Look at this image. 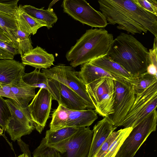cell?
<instances>
[{
    "instance_id": "6da1fadb",
    "label": "cell",
    "mask_w": 157,
    "mask_h": 157,
    "mask_svg": "<svg viewBox=\"0 0 157 157\" xmlns=\"http://www.w3.org/2000/svg\"><path fill=\"white\" fill-rule=\"evenodd\" d=\"M101 12L108 24L128 33H147L157 37V17L142 8L135 0H99Z\"/></svg>"
},
{
    "instance_id": "7a4b0ae2",
    "label": "cell",
    "mask_w": 157,
    "mask_h": 157,
    "mask_svg": "<svg viewBox=\"0 0 157 157\" xmlns=\"http://www.w3.org/2000/svg\"><path fill=\"white\" fill-rule=\"evenodd\" d=\"M148 51L132 35L121 33L114 39L106 56L136 78L146 72Z\"/></svg>"
},
{
    "instance_id": "3957f363",
    "label": "cell",
    "mask_w": 157,
    "mask_h": 157,
    "mask_svg": "<svg viewBox=\"0 0 157 157\" xmlns=\"http://www.w3.org/2000/svg\"><path fill=\"white\" fill-rule=\"evenodd\" d=\"M114 40L112 34L103 28L91 29L77 40L66 57L73 68L107 55Z\"/></svg>"
},
{
    "instance_id": "277c9868",
    "label": "cell",
    "mask_w": 157,
    "mask_h": 157,
    "mask_svg": "<svg viewBox=\"0 0 157 157\" xmlns=\"http://www.w3.org/2000/svg\"><path fill=\"white\" fill-rule=\"evenodd\" d=\"M86 87L97 114L105 117L114 113L115 94L113 79L107 77L100 78L86 85Z\"/></svg>"
},
{
    "instance_id": "5b68a950",
    "label": "cell",
    "mask_w": 157,
    "mask_h": 157,
    "mask_svg": "<svg viewBox=\"0 0 157 157\" xmlns=\"http://www.w3.org/2000/svg\"><path fill=\"white\" fill-rule=\"evenodd\" d=\"M135 95V100L131 108L119 127L133 128L156 109L157 82Z\"/></svg>"
},
{
    "instance_id": "8992f818",
    "label": "cell",
    "mask_w": 157,
    "mask_h": 157,
    "mask_svg": "<svg viewBox=\"0 0 157 157\" xmlns=\"http://www.w3.org/2000/svg\"><path fill=\"white\" fill-rule=\"evenodd\" d=\"M157 112L154 110L133 129L115 157H134L149 136L156 130Z\"/></svg>"
},
{
    "instance_id": "52a82bcc",
    "label": "cell",
    "mask_w": 157,
    "mask_h": 157,
    "mask_svg": "<svg viewBox=\"0 0 157 157\" xmlns=\"http://www.w3.org/2000/svg\"><path fill=\"white\" fill-rule=\"evenodd\" d=\"M76 72L71 66L61 64L42 70L48 78L59 82L77 94L85 101L87 109H95L87 92L86 85L78 77Z\"/></svg>"
},
{
    "instance_id": "ba28073f",
    "label": "cell",
    "mask_w": 157,
    "mask_h": 157,
    "mask_svg": "<svg viewBox=\"0 0 157 157\" xmlns=\"http://www.w3.org/2000/svg\"><path fill=\"white\" fill-rule=\"evenodd\" d=\"M62 6L64 12L82 24L99 28L108 24L103 14L85 0H64Z\"/></svg>"
},
{
    "instance_id": "9c48e42d",
    "label": "cell",
    "mask_w": 157,
    "mask_h": 157,
    "mask_svg": "<svg viewBox=\"0 0 157 157\" xmlns=\"http://www.w3.org/2000/svg\"><path fill=\"white\" fill-rule=\"evenodd\" d=\"M10 113L6 130L13 141L30 134L35 129L28 107L23 108L14 100H5Z\"/></svg>"
},
{
    "instance_id": "30bf717a",
    "label": "cell",
    "mask_w": 157,
    "mask_h": 157,
    "mask_svg": "<svg viewBox=\"0 0 157 157\" xmlns=\"http://www.w3.org/2000/svg\"><path fill=\"white\" fill-rule=\"evenodd\" d=\"M93 131L81 127L70 137L57 143L59 157H88Z\"/></svg>"
},
{
    "instance_id": "8fae6325",
    "label": "cell",
    "mask_w": 157,
    "mask_h": 157,
    "mask_svg": "<svg viewBox=\"0 0 157 157\" xmlns=\"http://www.w3.org/2000/svg\"><path fill=\"white\" fill-rule=\"evenodd\" d=\"M115 98L114 113L108 117L115 127H118L131 108L136 95L132 84L124 80H114Z\"/></svg>"
},
{
    "instance_id": "7c38bea8",
    "label": "cell",
    "mask_w": 157,
    "mask_h": 157,
    "mask_svg": "<svg viewBox=\"0 0 157 157\" xmlns=\"http://www.w3.org/2000/svg\"><path fill=\"white\" fill-rule=\"evenodd\" d=\"M52 100L48 90L40 88L28 106L35 129L40 133L44 130L49 117Z\"/></svg>"
},
{
    "instance_id": "4fadbf2b",
    "label": "cell",
    "mask_w": 157,
    "mask_h": 157,
    "mask_svg": "<svg viewBox=\"0 0 157 157\" xmlns=\"http://www.w3.org/2000/svg\"><path fill=\"white\" fill-rule=\"evenodd\" d=\"M23 81L28 85L36 88L46 90L51 94L52 99L60 103L59 91L53 80L48 78L45 75L35 69L29 73H25L22 77Z\"/></svg>"
},
{
    "instance_id": "5bb4252c",
    "label": "cell",
    "mask_w": 157,
    "mask_h": 157,
    "mask_svg": "<svg viewBox=\"0 0 157 157\" xmlns=\"http://www.w3.org/2000/svg\"><path fill=\"white\" fill-rule=\"evenodd\" d=\"M21 63L25 66L29 65L36 69H48L55 61L53 55L48 53L39 46L29 51L21 56Z\"/></svg>"
},
{
    "instance_id": "9a60e30c",
    "label": "cell",
    "mask_w": 157,
    "mask_h": 157,
    "mask_svg": "<svg viewBox=\"0 0 157 157\" xmlns=\"http://www.w3.org/2000/svg\"><path fill=\"white\" fill-rule=\"evenodd\" d=\"M117 127L113 126L108 116L104 117L94 126L93 135L88 157H94L102 144Z\"/></svg>"
},
{
    "instance_id": "2e32d148",
    "label": "cell",
    "mask_w": 157,
    "mask_h": 157,
    "mask_svg": "<svg viewBox=\"0 0 157 157\" xmlns=\"http://www.w3.org/2000/svg\"><path fill=\"white\" fill-rule=\"evenodd\" d=\"M25 66L13 59H0V84L2 86L10 84L25 73Z\"/></svg>"
},
{
    "instance_id": "e0dca14e",
    "label": "cell",
    "mask_w": 157,
    "mask_h": 157,
    "mask_svg": "<svg viewBox=\"0 0 157 157\" xmlns=\"http://www.w3.org/2000/svg\"><path fill=\"white\" fill-rule=\"evenodd\" d=\"M53 80L59 91L60 103L59 104L71 110L87 109L85 101L77 94L67 86Z\"/></svg>"
},
{
    "instance_id": "ac0fdd59",
    "label": "cell",
    "mask_w": 157,
    "mask_h": 157,
    "mask_svg": "<svg viewBox=\"0 0 157 157\" xmlns=\"http://www.w3.org/2000/svg\"><path fill=\"white\" fill-rule=\"evenodd\" d=\"M22 77L17 78L10 85L11 93L17 101L18 105L25 108L28 107L30 101L35 97L36 88L25 83Z\"/></svg>"
},
{
    "instance_id": "d6986e66",
    "label": "cell",
    "mask_w": 157,
    "mask_h": 157,
    "mask_svg": "<svg viewBox=\"0 0 157 157\" xmlns=\"http://www.w3.org/2000/svg\"><path fill=\"white\" fill-rule=\"evenodd\" d=\"M116 76L121 78L133 85L135 78L122 67L113 61L106 55L88 62Z\"/></svg>"
},
{
    "instance_id": "ffe728a7",
    "label": "cell",
    "mask_w": 157,
    "mask_h": 157,
    "mask_svg": "<svg viewBox=\"0 0 157 157\" xmlns=\"http://www.w3.org/2000/svg\"><path fill=\"white\" fill-rule=\"evenodd\" d=\"M68 112V117L65 127L80 128L89 127L98 118L94 110L91 109L81 110L69 109Z\"/></svg>"
},
{
    "instance_id": "44dd1931",
    "label": "cell",
    "mask_w": 157,
    "mask_h": 157,
    "mask_svg": "<svg viewBox=\"0 0 157 157\" xmlns=\"http://www.w3.org/2000/svg\"><path fill=\"white\" fill-rule=\"evenodd\" d=\"M80 79L86 85H87L100 78L107 77L114 80H125L105 71L102 68L87 62L81 65L80 71L76 72Z\"/></svg>"
},
{
    "instance_id": "7402d4cb",
    "label": "cell",
    "mask_w": 157,
    "mask_h": 157,
    "mask_svg": "<svg viewBox=\"0 0 157 157\" xmlns=\"http://www.w3.org/2000/svg\"><path fill=\"white\" fill-rule=\"evenodd\" d=\"M14 17L19 23L23 30L30 35H34L38 30L42 27H46L44 22L36 19L25 13L20 5L17 10Z\"/></svg>"
},
{
    "instance_id": "603a6c76",
    "label": "cell",
    "mask_w": 157,
    "mask_h": 157,
    "mask_svg": "<svg viewBox=\"0 0 157 157\" xmlns=\"http://www.w3.org/2000/svg\"><path fill=\"white\" fill-rule=\"evenodd\" d=\"M21 7L28 14L45 23L48 29L52 28L57 21L58 17L53 9L44 10V7L38 9L30 5H21Z\"/></svg>"
},
{
    "instance_id": "cb8c5ba5",
    "label": "cell",
    "mask_w": 157,
    "mask_h": 157,
    "mask_svg": "<svg viewBox=\"0 0 157 157\" xmlns=\"http://www.w3.org/2000/svg\"><path fill=\"white\" fill-rule=\"evenodd\" d=\"M0 27L13 47L18 50L17 36L18 23L15 17L0 12Z\"/></svg>"
},
{
    "instance_id": "d4e9b609",
    "label": "cell",
    "mask_w": 157,
    "mask_h": 157,
    "mask_svg": "<svg viewBox=\"0 0 157 157\" xmlns=\"http://www.w3.org/2000/svg\"><path fill=\"white\" fill-rule=\"evenodd\" d=\"M79 128L65 127L55 131L47 130L44 137L46 144H55L65 140L72 136Z\"/></svg>"
},
{
    "instance_id": "484cf974",
    "label": "cell",
    "mask_w": 157,
    "mask_h": 157,
    "mask_svg": "<svg viewBox=\"0 0 157 157\" xmlns=\"http://www.w3.org/2000/svg\"><path fill=\"white\" fill-rule=\"evenodd\" d=\"M68 110L62 105L59 104L52 114L50 130L55 131L65 127L68 117Z\"/></svg>"
},
{
    "instance_id": "4316f807",
    "label": "cell",
    "mask_w": 157,
    "mask_h": 157,
    "mask_svg": "<svg viewBox=\"0 0 157 157\" xmlns=\"http://www.w3.org/2000/svg\"><path fill=\"white\" fill-rule=\"evenodd\" d=\"M18 29L17 36L18 51L21 56L29 51L33 49L30 35L26 33L17 21Z\"/></svg>"
},
{
    "instance_id": "83f0119b",
    "label": "cell",
    "mask_w": 157,
    "mask_h": 157,
    "mask_svg": "<svg viewBox=\"0 0 157 157\" xmlns=\"http://www.w3.org/2000/svg\"><path fill=\"white\" fill-rule=\"evenodd\" d=\"M157 82V78L146 72L135 78L132 85L136 94L140 93L148 87Z\"/></svg>"
},
{
    "instance_id": "f1b7e54d",
    "label": "cell",
    "mask_w": 157,
    "mask_h": 157,
    "mask_svg": "<svg viewBox=\"0 0 157 157\" xmlns=\"http://www.w3.org/2000/svg\"><path fill=\"white\" fill-rule=\"evenodd\" d=\"M133 128L121 129L118 135L105 154L104 157H115L124 141L128 136Z\"/></svg>"
},
{
    "instance_id": "f546056e",
    "label": "cell",
    "mask_w": 157,
    "mask_h": 157,
    "mask_svg": "<svg viewBox=\"0 0 157 157\" xmlns=\"http://www.w3.org/2000/svg\"><path fill=\"white\" fill-rule=\"evenodd\" d=\"M2 97L0 96V126L3 130H6L10 113L5 100Z\"/></svg>"
},
{
    "instance_id": "4dcf8cb0",
    "label": "cell",
    "mask_w": 157,
    "mask_h": 157,
    "mask_svg": "<svg viewBox=\"0 0 157 157\" xmlns=\"http://www.w3.org/2000/svg\"><path fill=\"white\" fill-rule=\"evenodd\" d=\"M121 129L112 132L100 146L94 157H104L105 154L117 138Z\"/></svg>"
},
{
    "instance_id": "1f68e13d",
    "label": "cell",
    "mask_w": 157,
    "mask_h": 157,
    "mask_svg": "<svg viewBox=\"0 0 157 157\" xmlns=\"http://www.w3.org/2000/svg\"><path fill=\"white\" fill-rule=\"evenodd\" d=\"M142 8L157 17V2L156 0H135Z\"/></svg>"
},
{
    "instance_id": "d6a6232c",
    "label": "cell",
    "mask_w": 157,
    "mask_h": 157,
    "mask_svg": "<svg viewBox=\"0 0 157 157\" xmlns=\"http://www.w3.org/2000/svg\"><path fill=\"white\" fill-rule=\"evenodd\" d=\"M18 0H14L11 2H0V12L14 17L17 10Z\"/></svg>"
},
{
    "instance_id": "836d02e7",
    "label": "cell",
    "mask_w": 157,
    "mask_h": 157,
    "mask_svg": "<svg viewBox=\"0 0 157 157\" xmlns=\"http://www.w3.org/2000/svg\"><path fill=\"white\" fill-rule=\"evenodd\" d=\"M0 48L14 56L19 54L18 50L11 44L1 40H0Z\"/></svg>"
},
{
    "instance_id": "e575fe53",
    "label": "cell",
    "mask_w": 157,
    "mask_h": 157,
    "mask_svg": "<svg viewBox=\"0 0 157 157\" xmlns=\"http://www.w3.org/2000/svg\"><path fill=\"white\" fill-rule=\"evenodd\" d=\"M17 143L23 153L26 154L29 157H31L28 145L24 142L21 139L17 140Z\"/></svg>"
},
{
    "instance_id": "d590c367",
    "label": "cell",
    "mask_w": 157,
    "mask_h": 157,
    "mask_svg": "<svg viewBox=\"0 0 157 157\" xmlns=\"http://www.w3.org/2000/svg\"><path fill=\"white\" fill-rule=\"evenodd\" d=\"M146 72L157 77V66L152 64H148Z\"/></svg>"
},
{
    "instance_id": "8d00e7d4",
    "label": "cell",
    "mask_w": 157,
    "mask_h": 157,
    "mask_svg": "<svg viewBox=\"0 0 157 157\" xmlns=\"http://www.w3.org/2000/svg\"><path fill=\"white\" fill-rule=\"evenodd\" d=\"M14 56L13 55L0 48V59H13Z\"/></svg>"
},
{
    "instance_id": "74e56055",
    "label": "cell",
    "mask_w": 157,
    "mask_h": 157,
    "mask_svg": "<svg viewBox=\"0 0 157 157\" xmlns=\"http://www.w3.org/2000/svg\"><path fill=\"white\" fill-rule=\"evenodd\" d=\"M0 40L5 42L8 43L12 45L10 41L9 40V39L6 36L3 30L0 27Z\"/></svg>"
},
{
    "instance_id": "f35d334b",
    "label": "cell",
    "mask_w": 157,
    "mask_h": 157,
    "mask_svg": "<svg viewBox=\"0 0 157 157\" xmlns=\"http://www.w3.org/2000/svg\"><path fill=\"white\" fill-rule=\"evenodd\" d=\"M59 0H53L52 2H51L50 4L48 7V9H52V6L57 2H58Z\"/></svg>"
},
{
    "instance_id": "ab89813d",
    "label": "cell",
    "mask_w": 157,
    "mask_h": 157,
    "mask_svg": "<svg viewBox=\"0 0 157 157\" xmlns=\"http://www.w3.org/2000/svg\"><path fill=\"white\" fill-rule=\"evenodd\" d=\"M17 157H29L28 156L26 155L24 153L20 155Z\"/></svg>"
},
{
    "instance_id": "60d3db41",
    "label": "cell",
    "mask_w": 157,
    "mask_h": 157,
    "mask_svg": "<svg viewBox=\"0 0 157 157\" xmlns=\"http://www.w3.org/2000/svg\"><path fill=\"white\" fill-rule=\"evenodd\" d=\"M3 131V130L2 129V128L0 126V136L2 135Z\"/></svg>"
},
{
    "instance_id": "b9f144b4",
    "label": "cell",
    "mask_w": 157,
    "mask_h": 157,
    "mask_svg": "<svg viewBox=\"0 0 157 157\" xmlns=\"http://www.w3.org/2000/svg\"><path fill=\"white\" fill-rule=\"evenodd\" d=\"M3 86H2L1 85V84H0V88H1Z\"/></svg>"
}]
</instances>
